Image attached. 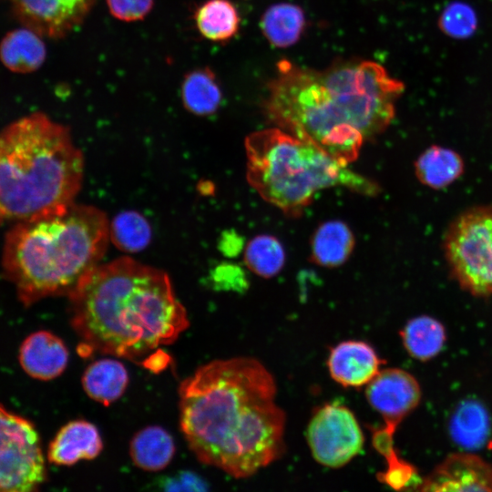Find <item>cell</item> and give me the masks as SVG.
I'll return each mask as SVG.
<instances>
[{"instance_id":"obj_18","label":"cell","mask_w":492,"mask_h":492,"mask_svg":"<svg viewBox=\"0 0 492 492\" xmlns=\"http://www.w3.org/2000/svg\"><path fill=\"white\" fill-rule=\"evenodd\" d=\"M130 457L136 466L155 472L164 469L175 454L172 436L161 426H147L135 434L129 445Z\"/></svg>"},{"instance_id":"obj_23","label":"cell","mask_w":492,"mask_h":492,"mask_svg":"<svg viewBox=\"0 0 492 492\" xmlns=\"http://www.w3.org/2000/svg\"><path fill=\"white\" fill-rule=\"evenodd\" d=\"M194 22L204 38L224 42L237 34L240 15L230 0H207L195 10Z\"/></svg>"},{"instance_id":"obj_22","label":"cell","mask_w":492,"mask_h":492,"mask_svg":"<svg viewBox=\"0 0 492 492\" xmlns=\"http://www.w3.org/2000/svg\"><path fill=\"white\" fill-rule=\"evenodd\" d=\"M304 26L302 9L291 3L272 5L261 19V29L264 36L276 47H288L295 44Z\"/></svg>"},{"instance_id":"obj_7","label":"cell","mask_w":492,"mask_h":492,"mask_svg":"<svg viewBox=\"0 0 492 492\" xmlns=\"http://www.w3.org/2000/svg\"><path fill=\"white\" fill-rule=\"evenodd\" d=\"M444 251L462 289L476 296L492 295V205L458 215L446 231Z\"/></svg>"},{"instance_id":"obj_30","label":"cell","mask_w":492,"mask_h":492,"mask_svg":"<svg viewBox=\"0 0 492 492\" xmlns=\"http://www.w3.org/2000/svg\"><path fill=\"white\" fill-rule=\"evenodd\" d=\"M159 485L167 491H206L208 489V484L201 477L188 470L166 477Z\"/></svg>"},{"instance_id":"obj_10","label":"cell","mask_w":492,"mask_h":492,"mask_svg":"<svg viewBox=\"0 0 492 492\" xmlns=\"http://www.w3.org/2000/svg\"><path fill=\"white\" fill-rule=\"evenodd\" d=\"M365 396L384 421L385 433L394 436L398 425L419 404L421 389L416 379L399 368L380 370L367 384Z\"/></svg>"},{"instance_id":"obj_8","label":"cell","mask_w":492,"mask_h":492,"mask_svg":"<svg viewBox=\"0 0 492 492\" xmlns=\"http://www.w3.org/2000/svg\"><path fill=\"white\" fill-rule=\"evenodd\" d=\"M45 479V459L36 427L0 405V491H33Z\"/></svg>"},{"instance_id":"obj_21","label":"cell","mask_w":492,"mask_h":492,"mask_svg":"<svg viewBox=\"0 0 492 492\" xmlns=\"http://www.w3.org/2000/svg\"><path fill=\"white\" fill-rule=\"evenodd\" d=\"M181 101L192 114L207 116L217 111L222 100V92L218 79L208 67L189 72L180 87Z\"/></svg>"},{"instance_id":"obj_11","label":"cell","mask_w":492,"mask_h":492,"mask_svg":"<svg viewBox=\"0 0 492 492\" xmlns=\"http://www.w3.org/2000/svg\"><path fill=\"white\" fill-rule=\"evenodd\" d=\"M18 21L42 36L61 38L78 26L96 0H8Z\"/></svg>"},{"instance_id":"obj_25","label":"cell","mask_w":492,"mask_h":492,"mask_svg":"<svg viewBox=\"0 0 492 492\" xmlns=\"http://www.w3.org/2000/svg\"><path fill=\"white\" fill-rule=\"evenodd\" d=\"M487 414L477 402L464 403L452 416L451 435L457 444L465 447L480 446L487 437Z\"/></svg>"},{"instance_id":"obj_17","label":"cell","mask_w":492,"mask_h":492,"mask_svg":"<svg viewBox=\"0 0 492 492\" xmlns=\"http://www.w3.org/2000/svg\"><path fill=\"white\" fill-rule=\"evenodd\" d=\"M128 374L124 364L114 359H101L90 364L82 376L86 394L93 400L108 405L126 391Z\"/></svg>"},{"instance_id":"obj_20","label":"cell","mask_w":492,"mask_h":492,"mask_svg":"<svg viewBox=\"0 0 492 492\" xmlns=\"http://www.w3.org/2000/svg\"><path fill=\"white\" fill-rule=\"evenodd\" d=\"M417 179L432 189H443L452 184L464 171V162L455 150L431 146L415 163Z\"/></svg>"},{"instance_id":"obj_19","label":"cell","mask_w":492,"mask_h":492,"mask_svg":"<svg viewBox=\"0 0 492 492\" xmlns=\"http://www.w3.org/2000/svg\"><path fill=\"white\" fill-rule=\"evenodd\" d=\"M354 238L349 227L339 220L321 224L311 240V259L323 267L342 265L351 255Z\"/></svg>"},{"instance_id":"obj_28","label":"cell","mask_w":492,"mask_h":492,"mask_svg":"<svg viewBox=\"0 0 492 492\" xmlns=\"http://www.w3.org/2000/svg\"><path fill=\"white\" fill-rule=\"evenodd\" d=\"M474 10L463 3H454L446 6L438 20L441 31L454 38H466L477 28Z\"/></svg>"},{"instance_id":"obj_27","label":"cell","mask_w":492,"mask_h":492,"mask_svg":"<svg viewBox=\"0 0 492 492\" xmlns=\"http://www.w3.org/2000/svg\"><path fill=\"white\" fill-rule=\"evenodd\" d=\"M285 252L281 242L270 235H259L249 241L244 251V261L254 273L271 278L283 267Z\"/></svg>"},{"instance_id":"obj_15","label":"cell","mask_w":492,"mask_h":492,"mask_svg":"<svg viewBox=\"0 0 492 492\" xmlns=\"http://www.w3.org/2000/svg\"><path fill=\"white\" fill-rule=\"evenodd\" d=\"M102 448L97 426L85 420H74L56 433L49 445L47 456L53 464L72 466L81 459H94Z\"/></svg>"},{"instance_id":"obj_3","label":"cell","mask_w":492,"mask_h":492,"mask_svg":"<svg viewBox=\"0 0 492 492\" xmlns=\"http://www.w3.org/2000/svg\"><path fill=\"white\" fill-rule=\"evenodd\" d=\"M67 297L83 348L145 364L190 325L169 275L127 257L96 266Z\"/></svg>"},{"instance_id":"obj_1","label":"cell","mask_w":492,"mask_h":492,"mask_svg":"<svg viewBox=\"0 0 492 492\" xmlns=\"http://www.w3.org/2000/svg\"><path fill=\"white\" fill-rule=\"evenodd\" d=\"M276 383L258 360H215L179 388V424L203 464L248 477L284 451L285 414L275 403Z\"/></svg>"},{"instance_id":"obj_16","label":"cell","mask_w":492,"mask_h":492,"mask_svg":"<svg viewBox=\"0 0 492 492\" xmlns=\"http://www.w3.org/2000/svg\"><path fill=\"white\" fill-rule=\"evenodd\" d=\"M38 33L22 27L7 33L0 43V59L4 66L15 73L37 70L45 62L46 49Z\"/></svg>"},{"instance_id":"obj_4","label":"cell","mask_w":492,"mask_h":492,"mask_svg":"<svg viewBox=\"0 0 492 492\" xmlns=\"http://www.w3.org/2000/svg\"><path fill=\"white\" fill-rule=\"evenodd\" d=\"M109 223L99 209L73 203L44 217L13 224L5 235L2 268L25 306L68 296L104 256Z\"/></svg>"},{"instance_id":"obj_29","label":"cell","mask_w":492,"mask_h":492,"mask_svg":"<svg viewBox=\"0 0 492 492\" xmlns=\"http://www.w3.org/2000/svg\"><path fill=\"white\" fill-rule=\"evenodd\" d=\"M109 13L123 22H136L151 11L154 0H106Z\"/></svg>"},{"instance_id":"obj_2","label":"cell","mask_w":492,"mask_h":492,"mask_svg":"<svg viewBox=\"0 0 492 492\" xmlns=\"http://www.w3.org/2000/svg\"><path fill=\"white\" fill-rule=\"evenodd\" d=\"M404 90L403 82L374 61L313 69L281 60L264 107L278 128L348 165L364 141L390 125Z\"/></svg>"},{"instance_id":"obj_9","label":"cell","mask_w":492,"mask_h":492,"mask_svg":"<svg viewBox=\"0 0 492 492\" xmlns=\"http://www.w3.org/2000/svg\"><path fill=\"white\" fill-rule=\"evenodd\" d=\"M306 437L314 459L333 468L349 463L360 454L364 443L355 415L338 403L318 408L310 420Z\"/></svg>"},{"instance_id":"obj_12","label":"cell","mask_w":492,"mask_h":492,"mask_svg":"<svg viewBox=\"0 0 492 492\" xmlns=\"http://www.w3.org/2000/svg\"><path fill=\"white\" fill-rule=\"evenodd\" d=\"M417 490L492 492V465L472 454L449 455L419 482Z\"/></svg>"},{"instance_id":"obj_6","label":"cell","mask_w":492,"mask_h":492,"mask_svg":"<svg viewBox=\"0 0 492 492\" xmlns=\"http://www.w3.org/2000/svg\"><path fill=\"white\" fill-rule=\"evenodd\" d=\"M247 179L267 202L289 217L300 216L321 190L343 186L372 196L379 188L314 144L280 128L245 138Z\"/></svg>"},{"instance_id":"obj_5","label":"cell","mask_w":492,"mask_h":492,"mask_svg":"<svg viewBox=\"0 0 492 492\" xmlns=\"http://www.w3.org/2000/svg\"><path fill=\"white\" fill-rule=\"evenodd\" d=\"M83 173L67 127L40 112L12 122L0 132V226L67 209Z\"/></svg>"},{"instance_id":"obj_26","label":"cell","mask_w":492,"mask_h":492,"mask_svg":"<svg viewBox=\"0 0 492 492\" xmlns=\"http://www.w3.org/2000/svg\"><path fill=\"white\" fill-rule=\"evenodd\" d=\"M109 239L123 251L138 252L149 243L151 228L140 213L134 210L122 211L109 224Z\"/></svg>"},{"instance_id":"obj_24","label":"cell","mask_w":492,"mask_h":492,"mask_svg":"<svg viewBox=\"0 0 492 492\" xmlns=\"http://www.w3.org/2000/svg\"><path fill=\"white\" fill-rule=\"evenodd\" d=\"M400 334L407 353L420 361L435 357L446 341V331L442 323L425 315L411 319Z\"/></svg>"},{"instance_id":"obj_14","label":"cell","mask_w":492,"mask_h":492,"mask_svg":"<svg viewBox=\"0 0 492 492\" xmlns=\"http://www.w3.org/2000/svg\"><path fill=\"white\" fill-rule=\"evenodd\" d=\"M68 362V350L65 343L54 333L38 331L22 343L19 363L33 378L47 381L59 376Z\"/></svg>"},{"instance_id":"obj_13","label":"cell","mask_w":492,"mask_h":492,"mask_svg":"<svg viewBox=\"0 0 492 492\" xmlns=\"http://www.w3.org/2000/svg\"><path fill=\"white\" fill-rule=\"evenodd\" d=\"M383 363L370 344L344 341L331 349L327 366L338 384L344 387H360L374 378Z\"/></svg>"}]
</instances>
